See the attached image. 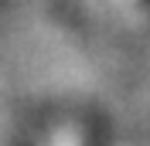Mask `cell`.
<instances>
[{"label":"cell","instance_id":"6da1fadb","mask_svg":"<svg viewBox=\"0 0 150 146\" xmlns=\"http://www.w3.org/2000/svg\"><path fill=\"white\" fill-rule=\"evenodd\" d=\"M48 146H103V139H99V133H96L92 122H85V119H68L65 126L48 139Z\"/></svg>","mask_w":150,"mask_h":146},{"label":"cell","instance_id":"7a4b0ae2","mask_svg":"<svg viewBox=\"0 0 150 146\" xmlns=\"http://www.w3.org/2000/svg\"><path fill=\"white\" fill-rule=\"evenodd\" d=\"M130 7H137V10H150V0H126Z\"/></svg>","mask_w":150,"mask_h":146}]
</instances>
